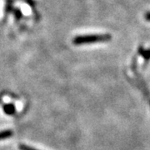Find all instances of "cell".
<instances>
[{"label": "cell", "mask_w": 150, "mask_h": 150, "mask_svg": "<svg viewBox=\"0 0 150 150\" xmlns=\"http://www.w3.org/2000/svg\"><path fill=\"white\" fill-rule=\"evenodd\" d=\"M111 35L104 34H88V35H80L77 36L73 39V43L74 45H82V44H89V43H105L111 40Z\"/></svg>", "instance_id": "6da1fadb"}, {"label": "cell", "mask_w": 150, "mask_h": 150, "mask_svg": "<svg viewBox=\"0 0 150 150\" xmlns=\"http://www.w3.org/2000/svg\"><path fill=\"white\" fill-rule=\"evenodd\" d=\"M4 111L8 115H13L16 112V108L15 105L13 103H7L4 105Z\"/></svg>", "instance_id": "7a4b0ae2"}, {"label": "cell", "mask_w": 150, "mask_h": 150, "mask_svg": "<svg viewBox=\"0 0 150 150\" xmlns=\"http://www.w3.org/2000/svg\"><path fill=\"white\" fill-rule=\"evenodd\" d=\"M138 52L146 61H148V60L150 59V48L145 49L143 46H140L139 49H138Z\"/></svg>", "instance_id": "3957f363"}, {"label": "cell", "mask_w": 150, "mask_h": 150, "mask_svg": "<svg viewBox=\"0 0 150 150\" xmlns=\"http://www.w3.org/2000/svg\"><path fill=\"white\" fill-rule=\"evenodd\" d=\"M13 135V132L10 129H6V130L0 131V140L8 139V138L12 137Z\"/></svg>", "instance_id": "277c9868"}, {"label": "cell", "mask_w": 150, "mask_h": 150, "mask_svg": "<svg viewBox=\"0 0 150 150\" xmlns=\"http://www.w3.org/2000/svg\"><path fill=\"white\" fill-rule=\"evenodd\" d=\"M19 149L20 150H37L35 149H33L32 147H29V146H27V145L21 144L19 146Z\"/></svg>", "instance_id": "5b68a950"}, {"label": "cell", "mask_w": 150, "mask_h": 150, "mask_svg": "<svg viewBox=\"0 0 150 150\" xmlns=\"http://www.w3.org/2000/svg\"><path fill=\"white\" fill-rule=\"evenodd\" d=\"M144 18H145V19H146L147 21L150 22V12H147V13H145Z\"/></svg>", "instance_id": "8992f818"}]
</instances>
